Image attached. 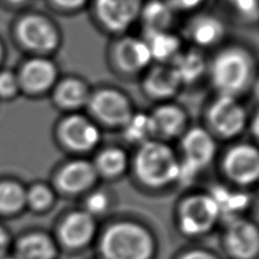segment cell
<instances>
[{
  "label": "cell",
  "mask_w": 259,
  "mask_h": 259,
  "mask_svg": "<svg viewBox=\"0 0 259 259\" xmlns=\"http://www.w3.org/2000/svg\"><path fill=\"white\" fill-rule=\"evenodd\" d=\"M145 0H90L92 21L104 33L113 36L130 33L137 24Z\"/></svg>",
  "instance_id": "30bf717a"
},
{
  "label": "cell",
  "mask_w": 259,
  "mask_h": 259,
  "mask_svg": "<svg viewBox=\"0 0 259 259\" xmlns=\"http://www.w3.org/2000/svg\"><path fill=\"white\" fill-rule=\"evenodd\" d=\"M154 250L151 234L133 222L110 225L100 241V251L105 259H151Z\"/></svg>",
  "instance_id": "52a82bcc"
},
{
  "label": "cell",
  "mask_w": 259,
  "mask_h": 259,
  "mask_svg": "<svg viewBox=\"0 0 259 259\" xmlns=\"http://www.w3.org/2000/svg\"><path fill=\"white\" fill-rule=\"evenodd\" d=\"M134 110L133 100L125 91L113 85H100L92 88L84 112L103 131H119Z\"/></svg>",
  "instance_id": "ba28073f"
},
{
  "label": "cell",
  "mask_w": 259,
  "mask_h": 259,
  "mask_svg": "<svg viewBox=\"0 0 259 259\" xmlns=\"http://www.w3.org/2000/svg\"><path fill=\"white\" fill-rule=\"evenodd\" d=\"M219 220V207L209 192L191 194L180 206V229L188 235H200L208 232Z\"/></svg>",
  "instance_id": "9a60e30c"
},
{
  "label": "cell",
  "mask_w": 259,
  "mask_h": 259,
  "mask_svg": "<svg viewBox=\"0 0 259 259\" xmlns=\"http://www.w3.org/2000/svg\"><path fill=\"white\" fill-rule=\"evenodd\" d=\"M181 36L189 46L202 52L217 49L224 42L226 24L221 16L207 11H199L189 15L182 27Z\"/></svg>",
  "instance_id": "5bb4252c"
},
{
  "label": "cell",
  "mask_w": 259,
  "mask_h": 259,
  "mask_svg": "<svg viewBox=\"0 0 259 259\" xmlns=\"http://www.w3.org/2000/svg\"><path fill=\"white\" fill-rule=\"evenodd\" d=\"M9 246V237L6 231L0 226V258H3L6 253Z\"/></svg>",
  "instance_id": "8d00e7d4"
},
{
  "label": "cell",
  "mask_w": 259,
  "mask_h": 259,
  "mask_svg": "<svg viewBox=\"0 0 259 259\" xmlns=\"http://www.w3.org/2000/svg\"><path fill=\"white\" fill-rule=\"evenodd\" d=\"M4 58V47H3V44L0 42V62L3 61Z\"/></svg>",
  "instance_id": "f35d334b"
},
{
  "label": "cell",
  "mask_w": 259,
  "mask_h": 259,
  "mask_svg": "<svg viewBox=\"0 0 259 259\" xmlns=\"http://www.w3.org/2000/svg\"><path fill=\"white\" fill-rule=\"evenodd\" d=\"M181 259H216V257L203 250H192L186 253Z\"/></svg>",
  "instance_id": "d590c367"
},
{
  "label": "cell",
  "mask_w": 259,
  "mask_h": 259,
  "mask_svg": "<svg viewBox=\"0 0 259 259\" xmlns=\"http://www.w3.org/2000/svg\"><path fill=\"white\" fill-rule=\"evenodd\" d=\"M178 154V183L187 186L214 163L219 155V141L202 125L190 126L179 140Z\"/></svg>",
  "instance_id": "5b68a950"
},
{
  "label": "cell",
  "mask_w": 259,
  "mask_h": 259,
  "mask_svg": "<svg viewBox=\"0 0 259 259\" xmlns=\"http://www.w3.org/2000/svg\"><path fill=\"white\" fill-rule=\"evenodd\" d=\"M52 11L62 15H75L88 9L90 0H45Z\"/></svg>",
  "instance_id": "1f68e13d"
},
{
  "label": "cell",
  "mask_w": 259,
  "mask_h": 259,
  "mask_svg": "<svg viewBox=\"0 0 259 259\" xmlns=\"http://www.w3.org/2000/svg\"><path fill=\"white\" fill-rule=\"evenodd\" d=\"M95 233V217L85 210L71 212L59 226V239L69 249L85 247L94 239Z\"/></svg>",
  "instance_id": "44dd1931"
},
{
  "label": "cell",
  "mask_w": 259,
  "mask_h": 259,
  "mask_svg": "<svg viewBox=\"0 0 259 259\" xmlns=\"http://www.w3.org/2000/svg\"><path fill=\"white\" fill-rule=\"evenodd\" d=\"M16 74L21 94L30 98L48 97L62 76L61 68L54 57L46 56H29L21 64Z\"/></svg>",
  "instance_id": "7c38bea8"
},
{
  "label": "cell",
  "mask_w": 259,
  "mask_h": 259,
  "mask_svg": "<svg viewBox=\"0 0 259 259\" xmlns=\"http://www.w3.org/2000/svg\"><path fill=\"white\" fill-rule=\"evenodd\" d=\"M220 168L224 178L234 186L250 187L259 179V150L256 143L234 141L220 157Z\"/></svg>",
  "instance_id": "8fae6325"
},
{
  "label": "cell",
  "mask_w": 259,
  "mask_h": 259,
  "mask_svg": "<svg viewBox=\"0 0 259 259\" xmlns=\"http://www.w3.org/2000/svg\"><path fill=\"white\" fill-rule=\"evenodd\" d=\"M56 256V244L45 233H29L18 240L16 244L17 259H55Z\"/></svg>",
  "instance_id": "d4e9b609"
},
{
  "label": "cell",
  "mask_w": 259,
  "mask_h": 259,
  "mask_svg": "<svg viewBox=\"0 0 259 259\" xmlns=\"http://www.w3.org/2000/svg\"><path fill=\"white\" fill-rule=\"evenodd\" d=\"M259 117H258V113L257 110H255V113L250 114V118H249V124H248V128L247 131L250 132L252 136V140H257L258 139V132H259Z\"/></svg>",
  "instance_id": "e575fe53"
},
{
  "label": "cell",
  "mask_w": 259,
  "mask_h": 259,
  "mask_svg": "<svg viewBox=\"0 0 259 259\" xmlns=\"http://www.w3.org/2000/svg\"><path fill=\"white\" fill-rule=\"evenodd\" d=\"M15 39L30 56L54 57L61 50L64 35L61 25L49 14L32 11L18 18Z\"/></svg>",
  "instance_id": "3957f363"
},
{
  "label": "cell",
  "mask_w": 259,
  "mask_h": 259,
  "mask_svg": "<svg viewBox=\"0 0 259 259\" xmlns=\"http://www.w3.org/2000/svg\"><path fill=\"white\" fill-rule=\"evenodd\" d=\"M119 132L124 141L134 148L152 140L154 131H152L149 112L134 110L132 116L130 117L125 125L119 130Z\"/></svg>",
  "instance_id": "4316f807"
},
{
  "label": "cell",
  "mask_w": 259,
  "mask_h": 259,
  "mask_svg": "<svg viewBox=\"0 0 259 259\" xmlns=\"http://www.w3.org/2000/svg\"><path fill=\"white\" fill-rule=\"evenodd\" d=\"M140 89L142 95L156 105L173 101L183 85L172 65L152 63L140 76Z\"/></svg>",
  "instance_id": "2e32d148"
},
{
  "label": "cell",
  "mask_w": 259,
  "mask_h": 259,
  "mask_svg": "<svg viewBox=\"0 0 259 259\" xmlns=\"http://www.w3.org/2000/svg\"><path fill=\"white\" fill-rule=\"evenodd\" d=\"M154 139L170 143L180 140L190 127V116L187 109L177 101L156 104L149 110Z\"/></svg>",
  "instance_id": "e0dca14e"
},
{
  "label": "cell",
  "mask_w": 259,
  "mask_h": 259,
  "mask_svg": "<svg viewBox=\"0 0 259 259\" xmlns=\"http://www.w3.org/2000/svg\"><path fill=\"white\" fill-rule=\"evenodd\" d=\"M18 94H21V89L16 72L8 69L0 72V97L5 99H13Z\"/></svg>",
  "instance_id": "d6a6232c"
},
{
  "label": "cell",
  "mask_w": 259,
  "mask_h": 259,
  "mask_svg": "<svg viewBox=\"0 0 259 259\" xmlns=\"http://www.w3.org/2000/svg\"><path fill=\"white\" fill-rule=\"evenodd\" d=\"M250 113L241 99L214 95L203 112V127L217 141L234 142L247 131Z\"/></svg>",
  "instance_id": "8992f818"
},
{
  "label": "cell",
  "mask_w": 259,
  "mask_h": 259,
  "mask_svg": "<svg viewBox=\"0 0 259 259\" xmlns=\"http://www.w3.org/2000/svg\"><path fill=\"white\" fill-rule=\"evenodd\" d=\"M214 198L220 210V219L232 222L239 219L238 215L242 212L249 205V196L241 191H232L223 186H216L209 192Z\"/></svg>",
  "instance_id": "484cf974"
},
{
  "label": "cell",
  "mask_w": 259,
  "mask_h": 259,
  "mask_svg": "<svg viewBox=\"0 0 259 259\" xmlns=\"http://www.w3.org/2000/svg\"><path fill=\"white\" fill-rule=\"evenodd\" d=\"M225 246L237 259H253L259 251V234L255 225L237 219L229 223L225 233Z\"/></svg>",
  "instance_id": "d6986e66"
},
{
  "label": "cell",
  "mask_w": 259,
  "mask_h": 259,
  "mask_svg": "<svg viewBox=\"0 0 259 259\" xmlns=\"http://www.w3.org/2000/svg\"><path fill=\"white\" fill-rule=\"evenodd\" d=\"M110 206L109 194L104 190L89 191L85 198V211L92 216L101 215L108 210Z\"/></svg>",
  "instance_id": "4dcf8cb0"
},
{
  "label": "cell",
  "mask_w": 259,
  "mask_h": 259,
  "mask_svg": "<svg viewBox=\"0 0 259 259\" xmlns=\"http://www.w3.org/2000/svg\"><path fill=\"white\" fill-rule=\"evenodd\" d=\"M92 87L84 77L67 74L59 77L48 96L52 105L62 114L84 112Z\"/></svg>",
  "instance_id": "ac0fdd59"
},
{
  "label": "cell",
  "mask_w": 259,
  "mask_h": 259,
  "mask_svg": "<svg viewBox=\"0 0 259 259\" xmlns=\"http://www.w3.org/2000/svg\"><path fill=\"white\" fill-rule=\"evenodd\" d=\"M26 188L15 181L0 182V214L13 215L26 206Z\"/></svg>",
  "instance_id": "83f0119b"
},
{
  "label": "cell",
  "mask_w": 259,
  "mask_h": 259,
  "mask_svg": "<svg viewBox=\"0 0 259 259\" xmlns=\"http://www.w3.org/2000/svg\"><path fill=\"white\" fill-rule=\"evenodd\" d=\"M6 2L8 4L14 5V6H23V5L27 4L29 2H31V0H6Z\"/></svg>",
  "instance_id": "74e56055"
},
{
  "label": "cell",
  "mask_w": 259,
  "mask_h": 259,
  "mask_svg": "<svg viewBox=\"0 0 259 259\" xmlns=\"http://www.w3.org/2000/svg\"><path fill=\"white\" fill-rule=\"evenodd\" d=\"M0 259H17V258H7V257H3V258H0Z\"/></svg>",
  "instance_id": "ab89813d"
},
{
  "label": "cell",
  "mask_w": 259,
  "mask_h": 259,
  "mask_svg": "<svg viewBox=\"0 0 259 259\" xmlns=\"http://www.w3.org/2000/svg\"><path fill=\"white\" fill-rule=\"evenodd\" d=\"M140 35L147 44L154 63L170 64L186 47L181 34L174 30L141 32Z\"/></svg>",
  "instance_id": "603a6c76"
},
{
  "label": "cell",
  "mask_w": 259,
  "mask_h": 259,
  "mask_svg": "<svg viewBox=\"0 0 259 259\" xmlns=\"http://www.w3.org/2000/svg\"><path fill=\"white\" fill-rule=\"evenodd\" d=\"M130 170L140 186L159 190L178 183L180 157L168 142L152 140L136 147Z\"/></svg>",
  "instance_id": "7a4b0ae2"
},
{
  "label": "cell",
  "mask_w": 259,
  "mask_h": 259,
  "mask_svg": "<svg viewBox=\"0 0 259 259\" xmlns=\"http://www.w3.org/2000/svg\"><path fill=\"white\" fill-rule=\"evenodd\" d=\"M178 14L166 0H145L138 23L141 32L172 31L177 23Z\"/></svg>",
  "instance_id": "cb8c5ba5"
},
{
  "label": "cell",
  "mask_w": 259,
  "mask_h": 259,
  "mask_svg": "<svg viewBox=\"0 0 259 259\" xmlns=\"http://www.w3.org/2000/svg\"><path fill=\"white\" fill-rule=\"evenodd\" d=\"M56 199V191L53 186L45 182L33 183L26 189L25 201L35 211H45L53 206Z\"/></svg>",
  "instance_id": "f1b7e54d"
},
{
  "label": "cell",
  "mask_w": 259,
  "mask_h": 259,
  "mask_svg": "<svg viewBox=\"0 0 259 259\" xmlns=\"http://www.w3.org/2000/svg\"><path fill=\"white\" fill-rule=\"evenodd\" d=\"M92 155V164L99 179L117 180L130 170L131 154L123 146H100Z\"/></svg>",
  "instance_id": "ffe728a7"
},
{
  "label": "cell",
  "mask_w": 259,
  "mask_h": 259,
  "mask_svg": "<svg viewBox=\"0 0 259 259\" xmlns=\"http://www.w3.org/2000/svg\"><path fill=\"white\" fill-rule=\"evenodd\" d=\"M107 63L113 73L119 77L140 78L154 62L142 36L125 33L113 36L110 40Z\"/></svg>",
  "instance_id": "9c48e42d"
},
{
  "label": "cell",
  "mask_w": 259,
  "mask_h": 259,
  "mask_svg": "<svg viewBox=\"0 0 259 259\" xmlns=\"http://www.w3.org/2000/svg\"><path fill=\"white\" fill-rule=\"evenodd\" d=\"M257 77L256 55L246 45L224 44L208 59L207 78L215 95L241 99L256 89Z\"/></svg>",
  "instance_id": "6da1fadb"
},
{
  "label": "cell",
  "mask_w": 259,
  "mask_h": 259,
  "mask_svg": "<svg viewBox=\"0 0 259 259\" xmlns=\"http://www.w3.org/2000/svg\"><path fill=\"white\" fill-rule=\"evenodd\" d=\"M98 175L89 157H69L57 166L53 177L55 191L66 196H77L91 191Z\"/></svg>",
  "instance_id": "4fadbf2b"
},
{
  "label": "cell",
  "mask_w": 259,
  "mask_h": 259,
  "mask_svg": "<svg viewBox=\"0 0 259 259\" xmlns=\"http://www.w3.org/2000/svg\"><path fill=\"white\" fill-rule=\"evenodd\" d=\"M222 3L240 22L248 25L258 23L259 0H222Z\"/></svg>",
  "instance_id": "f546056e"
},
{
  "label": "cell",
  "mask_w": 259,
  "mask_h": 259,
  "mask_svg": "<svg viewBox=\"0 0 259 259\" xmlns=\"http://www.w3.org/2000/svg\"><path fill=\"white\" fill-rule=\"evenodd\" d=\"M166 2L178 15L179 14L191 15L193 13L202 11V7L206 5L207 0H166Z\"/></svg>",
  "instance_id": "836d02e7"
},
{
  "label": "cell",
  "mask_w": 259,
  "mask_h": 259,
  "mask_svg": "<svg viewBox=\"0 0 259 259\" xmlns=\"http://www.w3.org/2000/svg\"><path fill=\"white\" fill-rule=\"evenodd\" d=\"M57 147L69 157H88L103 143L104 131L85 112L63 114L53 131Z\"/></svg>",
  "instance_id": "277c9868"
},
{
  "label": "cell",
  "mask_w": 259,
  "mask_h": 259,
  "mask_svg": "<svg viewBox=\"0 0 259 259\" xmlns=\"http://www.w3.org/2000/svg\"><path fill=\"white\" fill-rule=\"evenodd\" d=\"M208 58L205 52L194 47H184L170 63L177 72L183 88L198 84L207 77Z\"/></svg>",
  "instance_id": "7402d4cb"
}]
</instances>
